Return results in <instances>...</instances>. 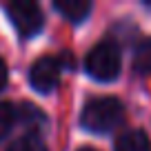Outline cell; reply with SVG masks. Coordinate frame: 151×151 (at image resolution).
<instances>
[{"instance_id": "obj_1", "label": "cell", "mask_w": 151, "mask_h": 151, "mask_svg": "<svg viewBox=\"0 0 151 151\" xmlns=\"http://www.w3.org/2000/svg\"><path fill=\"white\" fill-rule=\"evenodd\" d=\"M124 120V107L118 98H93L85 104L80 116V122L85 129L96 133H109L118 129Z\"/></svg>"}, {"instance_id": "obj_2", "label": "cell", "mask_w": 151, "mask_h": 151, "mask_svg": "<svg viewBox=\"0 0 151 151\" xmlns=\"http://www.w3.org/2000/svg\"><path fill=\"white\" fill-rule=\"evenodd\" d=\"M120 65H122V56H120L118 45H113L111 40H102L98 42L85 58V69L91 78L100 82H111L118 78Z\"/></svg>"}, {"instance_id": "obj_3", "label": "cell", "mask_w": 151, "mask_h": 151, "mask_svg": "<svg viewBox=\"0 0 151 151\" xmlns=\"http://www.w3.org/2000/svg\"><path fill=\"white\" fill-rule=\"evenodd\" d=\"M9 18L14 22V27L18 29L20 36L24 38H31L36 36L45 24V18H42V11L36 2H29V0H14L9 7Z\"/></svg>"}, {"instance_id": "obj_4", "label": "cell", "mask_w": 151, "mask_h": 151, "mask_svg": "<svg viewBox=\"0 0 151 151\" xmlns=\"http://www.w3.org/2000/svg\"><path fill=\"white\" fill-rule=\"evenodd\" d=\"M60 73H62L60 60L53 58V56H45V58H38V60L31 65L29 82H31V87L36 91L49 93V91L60 82Z\"/></svg>"}, {"instance_id": "obj_5", "label": "cell", "mask_w": 151, "mask_h": 151, "mask_svg": "<svg viewBox=\"0 0 151 151\" xmlns=\"http://www.w3.org/2000/svg\"><path fill=\"white\" fill-rule=\"evenodd\" d=\"M116 151H151V142L145 131L140 129H129L120 133L116 140Z\"/></svg>"}, {"instance_id": "obj_6", "label": "cell", "mask_w": 151, "mask_h": 151, "mask_svg": "<svg viewBox=\"0 0 151 151\" xmlns=\"http://www.w3.org/2000/svg\"><path fill=\"white\" fill-rule=\"evenodd\" d=\"M53 7L71 22L85 20L87 14L91 11V2H87V0H58V2H53Z\"/></svg>"}, {"instance_id": "obj_7", "label": "cell", "mask_w": 151, "mask_h": 151, "mask_svg": "<svg viewBox=\"0 0 151 151\" xmlns=\"http://www.w3.org/2000/svg\"><path fill=\"white\" fill-rule=\"evenodd\" d=\"M7 151H49V149L36 133H27V136H22V138L11 142V147Z\"/></svg>"}, {"instance_id": "obj_8", "label": "cell", "mask_w": 151, "mask_h": 151, "mask_svg": "<svg viewBox=\"0 0 151 151\" xmlns=\"http://www.w3.org/2000/svg\"><path fill=\"white\" fill-rule=\"evenodd\" d=\"M136 69L140 73H149L151 76V38L142 40L136 49Z\"/></svg>"}, {"instance_id": "obj_9", "label": "cell", "mask_w": 151, "mask_h": 151, "mask_svg": "<svg viewBox=\"0 0 151 151\" xmlns=\"http://www.w3.org/2000/svg\"><path fill=\"white\" fill-rule=\"evenodd\" d=\"M16 122V109L9 102H0V140L11 131Z\"/></svg>"}, {"instance_id": "obj_10", "label": "cell", "mask_w": 151, "mask_h": 151, "mask_svg": "<svg viewBox=\"0 0 151 151\" xmlns=\"http://www.w3.org/2000/svg\"><path fill=\"white\" fill-rule=\"evenodd\" d=\"M7 80H9V71H7V65H5V60L0 58V91L5 89Z\"/></svg>"}, {"instance_id": "obj_11", "label": "cell", "mask_w": 151, "mask_h": 151, "mask_svg": "<svg viewBox=\"0 0 151 151\" xmlns=\"http://www.w3.org/2000/svg\"><path fill=\"white\" fill-rule=\"evenodd\" d=\"M80 151H96V149H89V147H85V149H80Z\"/></svg>"}]
</instances>
